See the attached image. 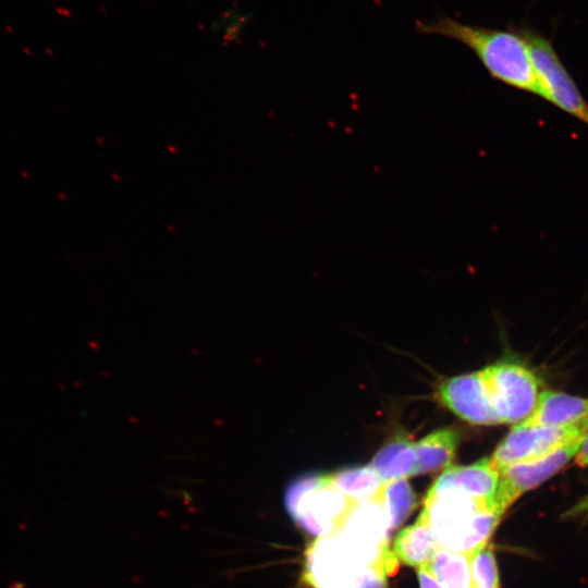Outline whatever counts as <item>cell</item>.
Segmentation results:
<instances>
[{"label": "cell", "instance_id": "6da1fadb", "mask_svg": "<svg viewBox=\"0 0 588 588\" xmlns=\"http://www.w3.org/2000/svg\"><path fill=\"white\" fill-rule=\"evenodd\" d=\"M415 28L424 35H438L463 44L493 79L520 91L539 95L528 44L518 27L490 28L438 15L429 22H417Z\"/></svg>", "mask_w": 588, "mask_h": 588}, {"label": "cell", "instance_id": "7a4b0ae2", "mask_svg": "<svg viewBox=\"0 0 588 588\" xmlns=\"http://www.w3.org/2000/svg\"><path fill=\"white\" fill-rule=\"evenodd\" d=\"M422 511L440 547L468 556L488 544L503 515L492 504L453 490L430 489Z\"/></svg>", "mask_w": 588, "mask_h": 588}, {"label": "cell", "instance_id": "3957f363", "mask_svg": "<svg viewBox=\"0 0 588 588\" xmlns=\"http://www.w3.org/2000/svg\"><path fill=\"white\" fill-rule=\"evenodd\" d=\"M357 504L333 487L328 475L298 477L284 493V506L291 518L316 537L338 532Z\"/></svg>", "mask_w": 588, "mask_h": 588}, {"label": "cell", "instance_id": "277c9868", "mask_svg": "<svg viewBox=\"0 0 588 588\" xmlns=\"http://www.w3.org/2000/svg\"><path fill=\"white\" fill-rule=\"evenodd\" d=\"M518 29L528 44L538 96L588 126V101L561 61L552 40L526 25Z\"/></svg>", "mask_w": 588, "mask_h": 588}, {"label": "cell", "instance_id": "5b68a950", "mask_svg": "<svg viewBox=\"0 0 588 588\" xmlns=\"http://www.w3.org/2000/svg\"><path fill=\"white\" fill-rule=\"evenodd\" d=\"M482 370L498 424L517 425L534 411L539 381L528 368L500 362Z\"/></svg>", "mask_w": 588, "mask_h": 588}, {"label": "cell", "instance_id": "8992f818", "mask_svg": "<svg viewBox=\"0 0 588 588\" xmlns=\"http://www.w3.org/2000/svg\"><path fill=\"white\" fill-rule=\"evenodd\" d=\"M588 433V417L562 426L512 427L493 452L491 462L501 470L510 465L541 458Z\"/></svg>", "mask_w": 588, "mask_h": 588}, {"label": "cell", "instance_id": "52a82bcc", "mask_svg": "<svg viewBox=\"0 0 588 588\" xmlns=\"http://www.w3.org/2000/svg\"><path fill=\"white\" fill-rule=\"evenodd\" d=\"M585 436L541 458L513 464L499 470V483L493 498L495 509L504 513L523 493L559 473L572 458H575Z\"/></svg>", "mask_w": 588, "mask_h": 588}, {"label": "cell", "instance_id": "ba28073f", "mask_svg": "<svg viewBox=\"0 0 588 588\" xmlns=\"http://www.w3.org/2000/svg\"><path fill=\"white\" fill-rule=\"evenodd\" d=\"M440 402L474 425H498L482 370L452 377L438 387Z\"/></svg>", "mask_w": 588, "mask_h": 588}, {"label": "cell", "instance_id": "9c48e42d", "mask_svg": "<svg viewBox=\"0 0 588 588\" xmlns=\"http://www.w3.org/2000/svg\"><path fill=\"white\" fill-rule=\"evenodd\" d=\"M499 477V470L493 466L491 458H481L468 466L448 467L430 489L457 491L494 506L493 498Z\"/></svg>", "mask_w": 588, "mask_h": 588}, {"label": "cell", "instance_id": "30bf717a", "mask_svg": "<svg viewBox=\"0 0 588 588\" xmlns=\"http://www.w3.org/2000/svg\"><path fill=\"white\" fill-rule=\"evenodd\" d=\"M588 417V399L552 390L539 393L531 414L512 427L562 426Z\"/></svg>", "mask_w": 588, "mask_h": 588}, {"label": "cell", "instance_id": "8fae6325", "mask_svg": "<svg viewBox=\"0 0 588 588\" xmlns=\"http://www.w3.org/2000/svg\"><path fill=\"white\" fill-rule=\"evenodd\" d=\"M440 544L424 511L415 524L402 529L394 540L397 561L417 568L428 565Z\"/></svg>", "mask_w": 588, "mask_h": 588}, {"label": "cell", "instance_id": "7c38bea8", "mask_svg": "<svg viewBox=\"0 0 588 588\" xmlns=\"http://www.w3.org/2000/svg\"><path fill=\"white\" fill-rule=\"evenodd\" d=\"M417 463L415 443L405 434H395L372 458L370 466L383 483L414 476Z\"/></svg>", "mask_w": 588, "mask_h": 588}, {"label": "cell", "instance_id": "4fadbf2b", "mask_svg": "<svg viewBox=\"0 0 588 588\" xmlns=\"http://www.w3.org/2000/svg\"><path fill=\"white\" fill-rule=\"evenodd\" d=\"M458 441L457 430L444 428L427 434L415 443L417 463L414 475L450 467L455 458Z\"/></svg>", "mask_w": 588, "mask_h": 588}, {"label": "cell", "instance_id": "5bb4252c", "mask_svg": "<svg viewBox=\"0 0 588 588\" xmlns=\"http://www.w3.org/2000/svg\"><path fill=\"white\" fill-rule=\"evenodd\" d=\"M328 476L333 487L358 503L375 497L383 485L379 474L370 464L341 469Z\"/></svg>", "mask_w": 588, "mask_h": 588}, {"label": "cell", "instance_id": "9a60e30c", "mask_svg": "<svg viewBox=\"0 0 588 588\" xmlns=\"http://www.w3.org/2000/svg\"><path fill=\"white\" fill-rule=\"evenodd\" d=\"M426 567L443 588H471L468 555L440 547Z\"/></svg>", "mask_w": 588, "mask_h": 588}, {"label": "cell", "instance_id": "2e32d148", "mask_svg": "<svg viewBox=\"0 0 588 588\" xmlns=\"http://www.w3.org/2000/svg\"><path fill=\"white\" fill-rule=\"evenodd\" d=\"M380 493L391 532L412 513L416 506V495L406 479H397L383 483Z\"/></svg>", "mask_w": 588, "mask_h": 588}, {"label": "cell", "instance_id": "e0dca14e", "mask_svg": "<svg viewBox=\"0 0 588 588\" xmlns=\"http://www.w3.org/2000/svg\"><path fill=\"white\" fill-rule=\"evenodd\" d=\"M469 562L471 588H500L497 561L490 546L469 555Z\"/></svg>", "mask_w": 588, "mask_h": 588}, {"label": "cell", "instance_id": "ac0fdd59", "mask_svg": "<svg viewBox=\"0 0 588 588\" xmlns=\"http://www.w3.org/2000/svg\"><path fill=\"white\" fill-rule=\"evenodd\" d=\"M249 23V14L238 7L230 5L222 10L211 22V30L222 39L233 42L240 39Z\"/></svg>", "mask_w": 588, "mask_h": 588}, {"label": "cell", "instance_id": "d6986e66", "mask_svg": "<svg viewBox=\"0 0 588 588\" xmlns=\"http://www.w3.org/2000/svg\"><path fill=\"white\" fill-rule=\"evenodd\" d=\"M417 575L420 588H443L426 566L417 568Z\"/></svg>", "mask_w": 588, "mask_h": 588}, {"label": "cell", "instance_id": "ffe728a7", "mask_svg": "<svg viewBox=\"0 0 588 588\" xmlns=\"http://www.w3.org/2000/svg\"><path fill=\"white\" fill-rule=\"evenodd\" d=\"M575 461L579 466H588V433L585 436L581 445L575 456Z\"/></svg>", "mask_w": 588, "mask_h": 588}, {"label": "cell", "instance_id": "44dd1931", "mask_svg": "<svg viewBox=\"0 0 588 588\" xmlns=\"http://www.w3.org/2000/svg\"><path fill=\"white\" fill-rule=\"evenodd\" d=\"M587 514H588V495L581 499L567 512V515L571 517H574L577 515H587Z\"/></svg>", "mask_w": 588, "mask_h": 588}]
</instances>
